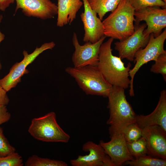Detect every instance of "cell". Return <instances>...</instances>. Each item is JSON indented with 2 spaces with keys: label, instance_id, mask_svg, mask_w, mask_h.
Instances as JSON below:
<instances>
[{
  "label": "cell",
  "instance_id": "obj_1",
  "mask_svg": "<svg viewBox=\"0 0 166 166\" xmlns=\"http://www.w3.org/2000/svg\"><path fill=\"white\" fill-rule=\"evenodd\" d=\"M113 40L110 38L101 45L97 67L111 85L127 89L130 83L129 72L132 65L129 63L125 66L119 57L113 54L111 45Z\"/></svg>",
  "mask_w": 166,
  "mask_h": 166
},
{
  "label": "cell",
  "instance_id": "obj_2",
  "mask_svg": "<svg viewBox=\"0 0 166 166\" xmlns=\"http://www.w3.org/2000/svg\"><path fill=\"white\" fill-rule=\"evenodd\" d=\"M124 90L113 86L107 97L109 117L106 123L110 125V136L123 133L128 126L136 122V115L126 99Z\"/></svg>",
  "mask_w": 166,
  "mask_h": 166
},
{
  "label": "cell",
  "instance_id": "obj_3",
  "mask_svg": "<svg viewBox=\"0 0 166 166\" xmlns=\"http://www.w3.org/2000/svg\"><path fill=\"white\" fill-rule=\"evenodd\" d=\"M135 10L128 0H121L116 9L102 22L106 37L123 40L134 32Z\"/></svg>",
  "mask_w": 166,
  "mask_h": 166
},
{
  "label": "cell",
  "instance_id": "obj_4",
  "mask_svg": "<svg viewBox=\"0 0 166 166\" xmlns=\"http://www.w3.org/2000/svg\"><path fill=\"white\" fill-rule=\"evenodd\" d=\"M65 71L75 79L87 95L107 97L112 89L113 86L105 79L97 66H69L65 68Z\"/></svg>",
  "mask_w": 166,
  "mask_h": 166
},
{
  "label": "cell",
  "instance_id": "obj_5",
  "mask_svg": "<svg viewBox=\"0 0 166 166\" xmlns=\"http://www.w3.org/2000/svg\"><path fill=\"white\" fill-rule=\"evenodd\" d=\"M28 132L35 139L45 142L66 143L70 138L58 124L56 113L53 112L33 118Z\"/></svg>",
  "mask_w": 166,
  "mask_h": 166
},
{
  "label": "cell",
  "instance_id": "obj_6",
  "mask_svg": "<svg viewBox=\"0 0 166 166\" xmlns=\"http://www.w3.org/2000/svg\"><path fill=\"white\" fill-rule=\"evenodd\" d=\"M166 39V29L158 36L155 37L153 33L150 34L149 39L146 45L139 49L134 56V61L135 64L129 72L130 77L129 94L134 96L133 81L135 75L140 68L148 62L156 59L161 54L166 52L164 49V44Z\"/></svg>",
  "mask_w": 166,
  "mask_h": 166
},
{
  "label": "cell",
  "instance_id": "obj_7",
  "mask_svg": "<svg viewBox=\"0 0 166 166\" xmlns=\"http://www.w3.org/2000/svg\"><path fill=\"white\" fill-rule=\"evenodd\" d=\"M55 45L53 41L43 44L37 47L34 51L28 54L26 50L23 52L24 58L20 62L15 63L10 69L9 73L0 79V85L6 92L16 86L21 81L22 77L28 73L27 66L32 63L40 54L48 49H52Z\"/></svg>",
  "mask_w": 166,
  "mask_h": 166
},
{
  "label": "cell",
  "instance_id": "obj_8",
  "mask_svg": "<svg viewBox=\"0 0 166 166\" xmlns=\"http://www.w3.org/2000/svg\"><path fill=\"white\" fill-rule=\"evenodd\" d=\"M140 23L135 22L134 32L131 35L114 43L115 49L118 51L119 57L121 59H126L131 61H134L136 52L140 49L144 48L148 44L150 35L143 34L146 24Z\"/></svg>",
  "mask_w": 166,
  "mask_h": 166
},
{
  "label": "cell",
  "instance_id": "obj_9",
  "mask_svg": "<svg viewBox=\"0 0 166 166\" xmlns=\"http://www.w3.org/2000/svg\"><path fill=\"white\" fill-rule=\"evenodd\" d=\"M156 6L145 7L135 10V22L140 23L144 21L147 26L143 31L146 35L153 33L156 37L162 32L166 27V9H161Z\"/></svg>",
  "mask_w": 166,
  "mask_h": 166
},
{
  "label": "cell",
  "instance_id": "obj_10",
  "mask_svg": "<svg viewBox=\"0 0 166 166\" xmlns=\"http://www.w3.org/2000/svg\"><path fill=\"white\" fill-rule=\"evenodd\" d=\"M106 37L105 36L94 43L87 42L81 45L76 33L74 32L72 41L75 51L72 57L74 67H79L88 65L97 66L100 48Z\"/></svg>",
  "mask_w": 166,
  "mask_h": 166
},
{
  "label": "cell",
  "instance_id": "obj_11",
  "mask_svg": "<svg viewBox=\"0 0 166 166\" xmlns=\"http://www.w3.org/2000/svg\"><path fill=\"white\" fill-rule=\"evenodd\" d=\"M82 150L89 152L88 155H79L75 159L70 160L73 166H115L110 157L102 146L91 141L84 143Z\"/></svg>",
  "mask_w": 166,
  "mask_h": 166
},
{
  "label": "cell",
  "instance_id": "obj_12",
  "mask_svg": "<svg viewBox=\"0 0 166 166\" xmlns=\"http://www.w3.org/2000/svg\"><path fill=\"white\" fill-rule=\"evenodd\" d=\"M15 13L21 9L24 14L45 20L53 18L57 14V7L50 0H15Z\"/></svg>",
  "mask_w": 166,
  "mask_h": 166
},
{
  "label": "cell",
  "instance_id": "obj_13",
  "mask_svg": "<svg viewBox=\"0 0 166 166\" xmlns=\"http://www.w3.org/2000/svg\"><path fill=\"white\" fill-rule=\"evenodd\" d=\"M84 11L80 17L85 31L83 41L92 43L98 41L105 36L102 22L97 13L90 6L87 0H82Z\"/></svg>",
  "mask_w": 166,
  "mask_h": 166
},
{
  "label": "cell",
  "instance_id": "obj_14",
  "mask_svg": "<svg viewBox=\"0 0 166 166\" xmlns=\"http://www.w3.org/2000/svg\"><path fill=\"white\" fill-rule=\"evenodd\" d=\"M145 139L147 154L166 160V132L157 125L149 126L142 129Z\"/></svg>",
  "mask_w": 166,
  "mask_h": 166
},
{
  "label": "cell",
  "instance_id": "obj_15",
  "mask_svg": "<svg viewBox=\"0 0 166 166\" xmlns=\"http://www.w3.org/2000/svg\"><path fill=\"white\" fill-rule=\"evenodd\" d=\"M110 137L109 141L105 142L101 140L99 144L115 166H122L126 161L135 159L128 149L123 133L112 135Z\"/></svg>",
  "mask_w": 166,
  "mask_h": 166
},
{
  "label": "cell",
  "instance_id": "obj_16",
  "mask_svg": "<svg viewBox=\"0 0 166 166\" xmlns=\"http://www.w3.org/2000/svg\"><path fill=\"white\" fill-rule=\"evenodd\" d=\"M142 129L153 125L160 126L166 132V90H162L158 104L153 111L150 114L136 115V122Z\"/></svg>",
  "mask_w": 166,
  "mask_h": 166
},
{
  "label": "cell",
  "instance_id": "obj_17",
  "mask_svg": "<svg viewBox=\"0 0 166 166\" xmlns=\"http://www.w3.org/2000/svg\"><path fill=\"white\" fill-rule=\"evenodd\" d=\"M83 4L81 0H58L57 26L62 27L71 23Z\"/></svg>",
  "mask_w": 166,
  "mask_h": 166
},
{
  "label": "cell",
  "instance_id": "obj_18",
  "mask_svg": "<svg viewBox=\"0 0 166 166\" xmlns=\"http://www.w3.org/2000/svg\"><path fill=\"white\" fill-rule=\"evenodd\" d=\"M121 0H87L91 8L98 14L102 21L106 13L112 12L117 7Z\"/></svg>",
  "mask_w": 166,
  "mask_h": 166
},
{
  "label": "cell",
  "instance_id": "obj_19",
  "mask_svg": "<svg viewBox=\"0 0 166 166\" xmlns=\"http://www.w3.org/2000/svg\"><path fill=\"white\" fill-rule=\"evenodd\" d=\"M124 164L130 166H165L166 160L146 154L127 161Z\"/></svg>",
  "mask_w": 166,
  "mask_h": 166
},
{
  "label": "cell",
  "instance_id": "obj_20",
  "mask_svg": "<svg viewBox=\"0 0 166 166\" xmlns=\"http://www.w3.org/2000/svg\"><path fill=\"white\" fill-rule=\"evenodd\" d=\"M26 166H67L65 162L47 158H42L36 155L30 157L25 163Z\"/></svg>",
  "mask_w": 166,
  "mask_h": 166
},
{
  "label": "cell",
  "instance_id": "obj_21",
  "mask_svg": "<svg viewBox=\"0 0 166 166\" xmlns=\"http://www.w3.org/2000/svg\"><path fill=\"white\" fill-rule=\"evenodd\" d=\"M126 143L129 152L135 159L147 154L146 141L142 136L135 141Z\"/></svg>",
  "mask_w": 166,
  "mask_h": 166
},
{
  "label": "cell",
  "instance_id": "obj_22",
  "mask_svg": "<svg viewBox=\"0 0 166 166\" xmlns=\"http://www.w3.org/2000/svg\"><path fill=\"white\" fill-rule=\"evenodd\" d=\"M123 134L126 142H131L142 136V129L136 123H132L126 127Z\"/></svg>",
  "mask_w": 166,
  "mask_h": 166
},
{
  "label": "cell",
  "instance_id": "obj_23",
  "mask_svg": "<svg viewBox=\"0 0 166 166\" xmlns=\"http://www.w3.org/2000/svg\"><path fill=\"white\" fill-rule=\"evenodd\" d=\"M150 70L155 73L160 74L166 81V52L160 54L155 61Z\"/></svg>",
  "mask_w": 166,
  "mask_h": 166
},
{
  "label": "cell",
  "instance_id": "obj_24",
  "mask_svg": "<svg viewBox=\"0 0 166 166\" xmlns=\"http://www.w3.org/2000/svg\"><path fill=\"white\" fill-rule=\"evenodd\" d=\"M135 10L151 6L166 8V3L161 0H128Z\"/></svg>",
  "mask_w": 166,
  "mask_h": 166
},
{
  "label": "cell",
  "instance_id": "obj_25",
  "mask_svg": "<svg viewBox=\"0 0 166 166\" xmlns=\"http://www.w3.org/2000/svg\"><path fill=\"white\" fill-rule=\"evenodd\" d=\"M23 165L22 156L15 152L0 157V166H22Z\"/></svg>",
  "mask_w": 166,
  "mask_h": 166
},
{
  "label": "cell",
  "instance_id": "obj_26",
  "mask_svg": "<svg viewBox=\"0 0 166 166\" xmlns=\"http://www.w3.org/2000/svg\"><path fill=\"white\" fill-rule=\"evenodd\" d=\"M15 151V148L10 144L5 136L2 128L0 127V157L6 156Z\"/></svg>",
  "mask_w": 166,
  "mask_h": 166
},
{
  "label": "cell",
  "instance_id": "obj_27",
  "mask_svg": "<svg viewBox=\"0 0 166 166\" xmlns=\"http://www.w3.org/2000/svg\"><path fill=\"white\" fill-rule=\"evenodd\" d=\"M11 115L8 111L6 105H0V125L8 121Z\"/></svg>",
  "mask_w": 166,
  "mask_h": 166
},
{
  "label": "cell",
  "instance_id": "obj_28",
  "mask_svg": "<svg viewBox=\"0 0 166 166\" xmlns=\"http://www.w3.org/2000/svg\"><path fill=\"white\" fill-rule=\"evenodd\" d=\"M7 92L0 85V105H6L9 102V99Z\"/></svg>",
  "mask_w": 166,
  "mask_h": 166
},
{
  "label": "cell",
  "instance_id": "obj_29",
  "mask_svg": "<svg viewBox=\"0 0 166 166\" xmlns=\"http://www.w3.org/2000/svg\"><path fill=\"white\" fill-rule=\"evenodd\" d=\"M15 0H0V10L5 11L11 4L14 3Z\"/></svg>",
  "mask_w": 166,
  "mask_h": 166
},
{
  "label": "cell",
  "instance_id": "obj_30",
  "mask_svg": "<svg viewBox=\"0 0 166 166\" xmlns=\"http://www.w3.org/2000/svg\"><path fill=\"white\" fill-rule=\"evenodd\" d=\"M3 18V17L2 15H0V24L2 22ZM5 37V35L0 30V44L1 42L4 40ZM2 65L0 61V70L2 69Z\"/></svg>",
  "mask_w": 166,
  "mask_h": 166
},
{
  "label": "cell",
  "instance_id": "obj_31",
  "mask_svg": "<svg viewBox=\"0 0 166 166\" xmlns=\"http://www.w3.org/2000/svg\"><path fill=\"white\" fill-rule=\"evenodd\" d=\"M164 2L166 3V0H161Z\"/></svg>",
  "mask_w": 166,
  "mask_h": 166
}]
</instances>
